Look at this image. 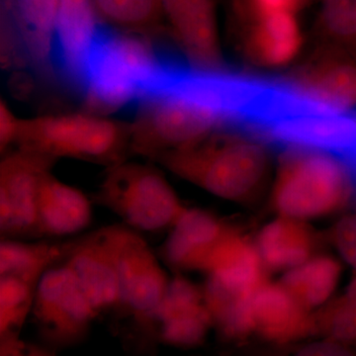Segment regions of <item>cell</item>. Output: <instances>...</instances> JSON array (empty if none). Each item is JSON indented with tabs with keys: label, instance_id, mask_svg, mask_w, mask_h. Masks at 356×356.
Segmentation results:
<instances>
[{
	"label": "cell",
	"instance_id": "26",
	"mask_svg": "<svg viewBox=\"0 0 356 356\" xmlns=\"http://www.w3.org/2000/svg\"><path fill=\"white\" fill-rule=\"evenodd\" d=\"M102 19L127 28L153 24L163 14V0H93Z\"/></svg>",
	"mask_w": 356,
	"mask_h": 356
},
{
	"label": "cell",
	"instance_id": "15",
	"mask_svg": "<svg viewBox=\"0 0 356 356\" xmlns=\"http://www.w3.org/2000/svg\"><path fill=\"white\" fill-rule=\"evenodd\" d=\"M254 334L267 343L287 344L315 336V313L300 304L282 283L268 280L252 300Z\"/></svg>",
	"mask_w": 356,
	"mask_h": 356
},
{
	"label": "cell",
	"instance_id": "34",
	"mask_svg": "<svg viewBox=\"0 0 356 356\" xmlns=\"http://www.w3.org/2000/svg\"><path fill=\"white\" fill-rule=\"evenodd\" d=\"M310 1H313V0H306L307 3H308V2H310Z\"/></svg>",
	"mask_w": 356,
	"mask_h": 356
},
{
	"label": "cell",
	"instance_id": "27",
	"mask_svg": "<svg viewBox=\"0 0 356 356\" xmlns=\"http://www.w3.org/2000/svg\"><path fill=\"white\" fill-rule=\"evenodd\" d=\"M318 25L325 36L356 46V0H322Z\"/></svg>",
	"mask_w": 356,
	"mask_h": 356
},
{
	"label": "cell",
	"instance_id": "6",
	"mask_svg": "<svg viewBox=\"0 0 356 356\" xmlns=\"http://www.w3.org/2000/svg\"><path fill=\"white\" fill-rule=\"evenodd\" d=\"M20 149L53 159L72 158L112 166L123 161L125 139L113 122L86 115L21 120Z\"/></svg>",
	"mask_w": 356,
	"mask_h": 356
},
{
	"label": "cell",
	"instance_id": "5",
	"mask_svg": "<svg viewBox=\"0 0 356 356\" xmlns=\"http://www.w3.org/2000/svg\"><path fill=\"white\" fill-rule=\"evenodd\" d=\"M95 199L140 235L170 231L186 209L159 170L124 161L110 166Z\"/></svg>",
	"mask_w": 356,
	"mask_h": 356
},
{
	"label": "cell",
	"instance_id": "33",
	"mask_svg": "<svg viewBox=\"0 0 356 356\" xmlns=\"http://www.w3.org/2000/svg\"><path fill=\"white\" fill-rule=\"evenodd\" d=\"M343 159L344 161L348 163V165L350 166L351 172H353V177H355V179H356V149L353 151V153L348 154V156H346Z\"/></svg>",
	"mask_w": 356,
	"mask_h": 356
},
{
	"label": "cell",
	"instance_id": "2",
	"mask_svg": "<svg viewBox=\"0 0 356 356\" xmlns=\"http://www.w3.org/2000/svg\"><path fill=\"white\" fill-rule=\"evenodd\" d=\"M170 280L159 254L140 234L125 227L119 252L118 303L111 317L122 343L134 353L156 350L159 313Z\"/></svg>",
	"mask_w": 356,
	"mask_h": 356
},
{
	"label": "cell",
	"instance_id": "24",
	"mask_svg": "<svg viewBox=\"0 0 356 356\" xmlns=\"http://www.w3.org/2000/svg\"><path fill=\"white\" fill-rule=\"evenodd\" d=\"M314 95L337 111L356 109V65L341 63L330 65L303 79Z\"/></svg>",
	"mask_w": 356,
	"mask_h": 356
},
{
	"label": "cell",
	"instance_id": "29",
	"mask_svg": "<svg viewBox=\"0 0 356 356\" xmlns=\"http://www.w3.org/2000/svg\"><path fill=\"white\" fill-rule=\"evenodd\" d=\"M332 241L344 261L356 268V214L337 222Z\"/></svg>",
	"mask_w": 356,
	"mask_h": 356
},
{
	"label": "cell",
	"instance_id": "21",
	"mask_svg": "<svg viewBox=\"0 0 356 356\" xmlns=\"http://www.w3.org/2000/svg\"><path fill=\"white\" fill-rule=\"evenodd\" d=\"M341 274L336 259L315 254L283 274L280 282L300 304L315 313L331 302Z\"/></svg>",
	"mask_w": 356,
	"mask_h": 356
},
{
	"label": "cell",
	"instance_id": "25",
	"mask_svg": "<svg viewBox=\"0 0 356 356\" xmlns=\"http://www.w3.org/2000/svg\"><path fill=\"white\" fill-rule=\"evenodd\" d=\"M315 327V336L356 343V278L343 297L316 312Z\"/></svg>",
	"mask_w": 356,
	"mask_h": 356
},
{
	"label": "cell",
	"instance_id": "14",
	"mask_svg": "<svg viewBox=\"0 0 356 356\" xmlns=\"http://www.w3.org/2000/svg\"><path fill=\"white\" fill-rule=\"evenodd\" d=\"M98 19L93 0H58L54 69L77 90L86 56L100 29Z\"/></svg>",
	"mask_w": 356,
	"mask_h": 356
},
{
	"label": "cell",
	"instance_id": "7",
	"mask_svg": "<svg viewBox=\"0 0 356 356\" xmlns=\"http://www.w3.org/2000/svg\"><path fill=\"white\" fill-rule=\"evenodd\" d=\"M31 316L44 346L55 351L83 343L98 318L83 288L62 262L40 281Z\"/></svg>",
	"mask_w": 356,
	"mask_h": 356
},
{
	"label": "cell",
	"instance_id": "23",
	"mask_svg": "<svg viewBox=\"0 0 356 356\" xmlns=\"http://www.w3.org/2000/svg\"><path fill=\"white\" fill-rule=\"evenodd\" d=\"M39 283L16 275H0V339L20 337L31 316Z\"/></svg>",
	"mask_w": 356,
	"mask_h": 356
},
{
	"label": "cell",
	"instance_id": "17",
	"mask_svg": "<svg viewBox=\"0 0 356 356\" xmlns=\"http://www.w3.org/2000/svg\"><path fill=\"white\" fill-rule=\"evenodd\" d=\"M92 204L79 189L46 173L37 202L39 240L79 235L92 222Z\"/></svg>",
	"mask_w": 356,
	"mask_h": 356
},
{
	"label": "cell",
	"instance_id": "11",
	"mask_svg": "<svg viewBox=\"0 0 356 356\" xmlns=\"http://www.w3.org/2000/svg\"><path fill=\"white\" fill-rule=\"evenodd\" d=\"M285 149H314L344 158L356 149V109L290 115L255 132Z\"/></svg>",
	"mask_w": 356,
	"mask_h": 356
},
{
	"label": "cell",
	"instance_id": "18",
	"mask_svg": "<svg viewBox=\"0 0 356 356\" xmlns=\"http://www.w3.org/2000/svg\"><path fill=\"white\" fill-rule=\"evenodd\" d=\"M266 273L254 241L231 228L204 274L222 289L252 296L266 282Z\"/></svg>",
	"mask_w": 356,
	"mask_h": 356
},
{
	"label": "cell",
	"instance_id": "20",
	"mask_svg": "<svg viewBox=\"0 0 356 356\" xmlns=\"http://www.w3.org/2000/svg\"><path fill=\"white\" fill-rule=\"evenodd\" d=\"M302 41L296 14H269L252 19L250 51L267 67H282L291 62L298 55Z\"/></svg>",
	"mask_w": 356,
	"mask_h": 356
},
{
	"label": "cell",
	"instance_id": "31",
	"mask_svg": "<svg viewBox=\"0 0 356 356\" xmlns=\"http://www.w3.org/2000/svg\"><path fill=\"white\" fill-rule=\"evenodd\" d=\"M0 356H57L56 351L44 346L26 341L21 337L0 339Z\"/></svg>",
	"mask_w": 356,
	"mask_h": 356
},
{
	"label": "cell",
	"instance_id": "28",
	"mask_svg": "<svg viewBox=\"0 0 356 356\" xmlns=\"http://www.w3.org/2000/svg\"><path fill=\"white\" fill-rule=\"evenodd\" d=\"M266 343V348L247 356H356V351L350 348V344L325 337L287 344Z\"/></svg>",
	"mask_w": 356,
	"mask_h": 356
},
{
	"label": "cell",
	"instance_id": "19",
	"mask_svg": "<svg viewBox=\"0 0 356 356\" xmlns=\"http://www.w3.org/2000/svg\"><path fill=\"white\" fill-rule=\"evenodd\" d=\"M254 243L267 271L287 273L315 254V238L306 222L280 215L259 231Z\"/></svg>",
	"mask_w": 356,
	"mask_h": 356
},
{
	"label": "cell",
	"instance_id": "8",
	"mask_svg": "<svg viewBox=\"0 0 356 356\" xmlns=\"http://www.w3.org/2000/svg\"><path fill=\"white\" fill-rule=\"evenodd\" d=\"M58 0H1L2 58L55 76L54 46Z\"/></svg>",
	"mask_w": 356,
	"mask_h": 356
},
{
	"label": "cell",
	"instance_id": "22",
	"mask_svg": "<svg viewBox=\"0 0 356 356\" xmlns=\"http://www.w3.org/2000/svg\"><path fill=\"white\" fill-rule=\"evenodd\" d=\"M65 252V243L1 238L0 275H16L40 282L51 267L63 261Z\"/></svg>",
	"mask_w": 356,
	"mask_h": 356
},
{
	"label": "cell",
	"instance_id": "1",
	"mask_svg": "<svg viewBox=\"0 0 356 356\" xmlns=\"http://www.w3.org/2000/svg\"><path fill=\"white\" fill-rule=\"evenodd\" d=\"M165 60L145 40L100 27L84 62L79 91L89 108L102 113L142 102Z\"/></svg>",
	"mask_w": 356,
	"mask_h": 356
},
{
	"label": "cell",
	"instance_id": "10",
	"mask_svg": "<svg viewBox=\"0 0 356 356\" xmlns=\"http://www.w3.org/2000/svg\"><path fill=\"white\" fill-rule=\"evenodd\" d=\"M55 159L20 149L0 165V236L1 238L39 240L37 202L40 184Z\"/></svg>",
	"mask_w": 356,
	"mask_h": 356
},
{
	"label": "cell",
	"instance_id": "32",
	"mask_svg": "<svg viewBox=\"0 0 356 356\" xmlns=\"http://www.w3.org/2000/svg\"><path fill=\"white\" fill-rule=\"evenodd\" d=\"M21 119L14 116L6 103H0V149L1 153L6 151L10 144L17 140Z\"/></svg>",
	"mask_w": 356,
	"mask_h": 356
},
{
	"label": "cell",
	"instance_id": "12",
	"mask_svg": "<svg viewBox=\"0 0 356 356\" xmlns=\"http://www.w3.org/2000/svg\"><path fill=\"white\" fill-rule=\"evenodd\" d=\"M231 229L209 211L187 208L168 232L159 257L173 274L203 273Z\"/></svg>",
	"mask_w": 356,
	"mask_h": 356
},
{
	"label": "cell",
	"instance_id": "16",
	"mask_svg": "<svg viewBox=\"0 0 356 356\" xmlns=\"http://www.w3.org/2000/svg\"><path fill=\"white\" fill-rule=\"evenodd\" d=\"M163 14L191 65L221 67L214 0H163Z\"/></svg>",
	"mask_w": 356,
	"mask_h": 356
},
{
	"label": "cell",
	"instance_id": "4",
	"mask_svg": "<svg viewBox=\"0 0 356 356\" xmlns=\"http://www.w3.org/2000/svg\"><path fill=\"white\" fill-rule=\"evenodd\" d=\"M355 180L350 166L337 154L288 149L274 184V209L303 222L327 216L346 205Z\"/></svg>",
	"mask_w": 356,
	"mask_h": 356
},
{
	"label": "cell",
	"instance_id": "30",
	"mask_svg": "<svg viewBox=\"0 0 356 356\" xmlns=\"http://www.w3.org/2000/svg\"><path fill=\"white\" fill-rule=\"evenodd\" d=\"M250 17L275 13L297 14L299 9L306 6V0H245Z\"/></svg>",
	"mask_w": 356,
	"mask_h": 356
},
{
	"label": "cell",
	"instance_id": "13",
	"mask_svg": "<svg viewBox=\"0 0 356 356\" xmlns=\"http://www.w3.org/2000/svg\"><path fill=\"white\" fill-rule=\"evenodd\" d=\"M213 329L212 317L203 286L173 274L159 313V343L192 348L205 341Z\"/></svg>",
	"mask_w": 356,
	"mask_h": 356
},
{
	"label": "cell",
	"instance_id": "9",
	"mask_svg": "<svg viewBox=\"0 0 356 356\" xmlns=\"http://www.w3.org/2000/svg\"><path fill=\"white\" fill-rule=\"evenodd\" d=\"M124 225L102 227L65 242L60 261L72 271L98 318L111 316L119 298V252Z\"/></svg>",
	"mask_w": 356,
	"mask_h": 356
},
{
	"label": "cell",
	"instance_id": "3",
	"mask_svg": "<svg viewBox=\"0 0 356 356\" xmlns=\"http://www.w3.org/2000/svg\"><path fill=\"white\" fill-rule=\"evenodd\" d=\"M205 139L158 159L175 175L217 197L229 201L250 197L266 175L264 147L250 140Z\"/></svg>",
	"mask_w": 356,
	"mask_h": 356
}]
</instances>
